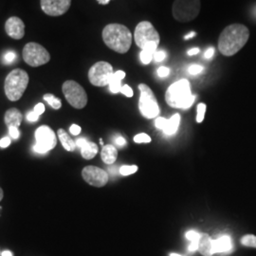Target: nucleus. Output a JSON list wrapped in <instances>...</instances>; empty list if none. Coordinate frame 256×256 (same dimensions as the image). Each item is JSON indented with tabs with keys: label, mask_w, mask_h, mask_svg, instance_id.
Instances as JSON below:
<instances>
[{
	"label": "nucleus",
	"mask_w": 256,
	"mask_h": 256,
	"mask_svg": "<svg viewBox=\"0 0 256 256\" xmlns=\"http://www.w3.org/2000/svg\"><path fill=\"white\" fill-rule=\"evenodd\" d=\"M198 250L203 256H212L214 254L212 239L208 234H202L200 239Z\"/></svg>",
	"instance_id": "nucleus-18"
},
{
	"label": "nucleus",
	"mask_w": 256,
	"mask_h": 256,
	"mask_svg": "<svg viewBox=\"0 0 256 256\" xmlns=\"http://www.w3.org/2000/svg\"><path fill=\"white\" fill-rule=\"evenodd\" d=\"M101 156L102 162L106 164H113L118 156V151L117 148L112 146L108 144L102 147L101 152Z\"/></svg>",
	"instance_id": "nucleus-17"
},
{
	"label": "nucleus",
	"mask_w": 256,
	"mask_h": 256,
	"mask_svg": "<svg viewBox=\"0 0 256 256\" xmlns=\"http://www.w3.org/2000/svg\"><path fill=\"white\" fill-rule=\"evenodd\" d=\"M10 144V138L9 137L2 138L0 140V147L7 148Z\"/></svg>",
	"instance_id": "nucleus-40"
},
{
	"label": "nucleus",
	"mask_w": 256,
	"mask_h": 256,
	"mask_svg": "<svg viewBox=\"0 0 256 256\" xmlns=\"http://www.w3.org/2000/svg\"><path fill=\"white\" fill-rule=\"evenodd\" d=\"M45 106L42 104V102H39V104H37L36 106H34V111L36 113L37 115H42L44 112H45Z\"/></svg>",
	"instance_id": "nucleus-37"
},
{
	"label": "nucleus",
	"mask_w": 256,
	"mask_h": 256,
	"mask_svg": "<svg viewBox=\"0 0 256 256\" xmlns=\"http://www.w3.org/2000/svg\"><path fill=\"white\" fill-rule=\"evenodd\" d=\"M214 54V48H212V46H210L206 52H205V57L207 58V59H210L212 56Z\"/></svg>",
	"instance_id": "nucleus-43"
},
{
	"label": "nucleus",
	"mask_w": 256,
	"mask_h": 256,
	"mask_svg": "<svg viewBox=\"0 0 256 256\" xmlns=\"http://www.w3.org/2000/svg\"><path fill=\"white\" fill-rule=\"evenodd\" d=\"M188 72H189V74H192V75H198V74H200L203 72V66H200V64H192V66H189Z\"/></svg>",
	"instance_id": "nucleus-32"
},
{
	"label": "nucleus",
	"mask_w": 256,
	"mask_h": 256,
	"mask_svg": "<svg viewBox=\"0 0 256 256\" xmlns=\"http://www.w3.org/2000/svg\"><path fill=\"white\" fill-rule=\"evenodd\" d=\"M153 58L155 60L156 62H162L166 58V54H165L164 50H156L153 55Z\"/></svg>",
	"instance_id": "nucleus-33"
},
{
	"label": "nucleus",
	"mask_w": 256,
	"mask_h": 256,
	"mask_svg": "<svg viewBox=\"0 0 256 256\" xmlns=\"http://www.w3.org/2000/svg\"><path fill=\"white\" fill-rule=\"evenodd\" d=\"M22 120H23L22 113L18 108H10L5 113L4 120H5V124H6L8 128H10V126L18 128L19 126L21 124V122H22Z\"/></svg>",
	"instance_id": "nucleus-16"
},
{
	"label": "nucleus",
	"mask_w": 256,
	"mask_h": 256,
	"mask_svg": "<svg viewBox=\"0 0 256 256\" xmlns=\"http://www.w3.org/2000/svg\"><path fill=\"white\" fill-rule=\"evenodd\" d=\"M42 10L50 16L64 14L72 5V0H40Z\"/></svg>",
	"instance_id": "nucleus-13"
},
{
	"label": "nucleus",
	"mask_w": 256,
	"mask_h": 256,
	"mask_svg": "<svg viewBox=\"0 0 256 256\" xmlns=\"http://www.w3.org/2000/svg\"><path fill=\"white\" fill-rule=\"evenodd\" d=\"M250 30L242 24H232L225 28L218 38V50L224 56H232L247 44Z\"/></svg>",
	"instance_id": "nucleus-1"
},
{
	"label": "nucleus",
	"mask_w": 256,
	"mask_h": 256,
	"mask_svg": "<svg viewBox=\"0 0 256 256\" xmlns=\"http://www.w3.org/2000/svg\"><path fill=\"white\" fill-rule=\"evenodd\" d=\"M167 122H168V120L165 119L164 117L156 118L155 122L156 128H158V129H160V130H164V128H166V124H167Z\"/></svg>",
	"instance_id": "nucleus-31"
},
{
	"label": "nucleus",
	"mask_w": 256,
	"mask_h": 256,
	"mask_svg": "<svg viewBox=\"0 0 256 256\" xmlns=\"http://www.w3.org/2000/svg\"><path fill=\"white\" fill-rule=\"evenodd\" d=\"M113 74L112 66L108 62L100 61L90 68L88 72V80L95 86H106L110 84Z\"/></svg>",
	"instance_id": "nucleus-10"
},
{
	"label": "nucleus",
	"mask_w": 256,
	"mask_h": 256,
	"mask_svg": "<svg viewBox=\"0 0 256 256\" xmlns=\"http://www.w3.org/2000/svg\"><path fill=\"white\" fill-rule=\"evenodd\" d=\"M196 36V32H191L190 34H188L187 36H184V40H188V39H191L192 37H194Z\"/></svg>",
	"instance_id": "nucleus-46"
},
{
	"label": "nucleus",
	"mask_w": 256,
	"mask_h": 256,
	"mask_svg": "<svg viewBox=\"0 0 256 256\" xmlns=\"http://www.w3.org/2000/svg\"><path fill=\"white\" fill-rule=\"evenodd\" d=\"M114 142H115V144L120 147L124 146L126 144V138L124 137H122V136H118V137L114 140Z\"/></svg>",
	"instance_id": "nucleus-41"
},
{
	"label": "nucleus",
	"mask_w": 256,
	"mask_h": 256,
	"mask_svg": "<svg viewBox=\"0 0 256 256\" xmlns=\"http://www.w3.org/2000/svg\"><path fill=\"white\" fill-rule=\"evenodd\" d=\"M180 124V114L176 113L172 116L171 119L168 120L164 132L166 135H174L178 129Z\"/></svg>",
	"instance_id": "nucleus-22"
},
{
	"label": "nucleus",
	"mask_w": 256,
	"mask_h": 256,
	"mask_svg": "<svg viewBox=\"0 0 256 256\" xmlns=\"http://www.w3.org/2000/svg\"><path fill=\"white\" fill-rule=\"evenodd\" d=\"M232 250V241L229 236H222L212 240V250L214 254H224L230 252Z\"/></svg>",
	"instance_id": "nucleus-15"
},
{
	"label": "nucleus",
	"mask_w": 256,
	"mask_h": 256,
	"mask_svg": "<svg viewBox=\"0 0 256 256\" xmlns=\"http://www.w3.org/2000/svg\"><path fill=\"white\" fill-rule=\"evenodd\" d=\"M120 93H122L124 96H126L128 98H130V97H132V96L134 95L133 90H132L129 86H128V84L122 86V90H120Z\"/></svg>",
	"instance_id": "nucleus-34"
},
{
	"label": "nucleus",
	"mask_w": 256,
	"mask_h": 256,
	"mask_svg": "<svg viewBox=\"0 0 256 256\" xmlns=\"http://www.w3.org/2000/svg\"><path fill=\"white\" fill-rule=\"evenodd\" d=\"M82 178L92 186L104 187L108 182V174L99 167L86 166L82 169Z\"/></svg>",
	"instance_id": "nucleus-12"
},
{
	"label": "nucleus",
	"mask_w": 256,
	"mask_h": 256,
	"mask_svg": "<svg viewBox=\"0 0 256 256\" xmlns=\"http://www.w3.org/2000/svg\"><path fill=\"white\" fill-rule=\"evenodd\" d=\"M185 236H186V238H187L188 240H190L191 242H200V239L202 234H200V232H196V230H189V232H186Z\"/></svg>",
	"instance_id": "nucleus-29"
},
{
	"label": "nucleus",
	"mask_w": 256,
	"mask_h": 256,
	"mask_svg": "<svg viewBox=\"0 0 256 256\" xmlns=\"http://www.w3.org/2000/svg\"><path fill=\"white\" fill-rule=\"evenodd\" d=\"M9 134L10 137L14 140H18L20 136V132H19L18 128L16 126H10L9 128Z\"/></svg>",
	"instance_id": "nucleus-35"
},
{
	"label": "nucleus",
	"mask_w": 256,
	"mask_h": 256,
	"mask_svg": "<svg viewBox=\"0 0 256 256\" xmlns=\"http://www.w3.org/2000/svg\"><path fill=\"white\" fill-rule=\"evenodd\" d=\"M98 146L92 142H88L84 146L81 148V154L84 160H92L98 154Z\"/></svg>",
	"instance_id": "nucleus-21"
},
{
	"label": "nucleus",
	"mask_w": 256,
	"mask_h": 256,
	"mask_svg": "<svg viewBox=\"0 0 256 256\" xmlns=\"http://www.w3.org/2000/svg\"><path fill=\"white\" fill-rule=\"evenodd\" d=\"M166 102L174 108L188 110L196 100L191 92V84L188 80L182 79L172 84L165 94Z\"/></svg>",
	"instance_id": "nucleus-3"
},
{
	"label": "nucleus",
	"mask_w": 256,
	"mask_h": 256,
	"mask_svg": "<svg viewBox=\"0 0 256 256\" xmlns=\"http://www.w3.org/2000/svg\"><path fill=\"white\" fill-rule=\"evenodd\" d=\"M27 120L28 122H37V120H39V115H37L36 113L34 111L28 112L27 114Z\"/></svg>",
	"instance_id": "nucleus-38"
},
{
	"label": "nucleus",
	"mask_w": 256,
	"mask_h": 256,
	"mask_svg": "<svg viewBox=\"0 0 256 256\" xmlns=\"http://www.w3.org/2000/svg\"><path fill=\"white\" fill-rule=\"evenodd\" d=\"M111 0H97V2L101 5H108Z\"/></svg>",
	"instance_id": "nucleus-47"
},
{
	"label": "nucleus",
	"mask_w": 256,
	"mask_h": 256,
	"mask_svg": "<svg viewBox=\"0 0 256 256\" xmlns=\"http://www.w3.org/2000/svg\"><path fill=\"white\" fill-rule=\"evenodd\" d=\"M5 30L10 38L19 40L25 36L24 22L19 18L12 16L6 21Z\"/></svg>",
	"instance_id": "nucleus-14"
},
{
	"label": "nucleus",
	"mask_w": 256,
	"mask_h": 256,
	"mask_svg": "<svg viewBox=\"0 0 256 256\" xmlns=\"http://www.w3.org/2000/svg\"><path fill=\"white\" fill-rule=\"evenodd\" d=\"M170 256H180V254H176V252H173V254H170Z\"/></svg>",
	"instance_id": "nucleus-50"
},
{
	"label": "nucleus",
	"mask_w": 256,
	"mask_h": 256,
	"mask_svg": "<svg viewBox=\"0 0 256 256\" xmlns=\"http://www.w3.org/2000/svg\"><path fill=\"white\" fill-rule=\"evenodd\" d=\"M205 112H206V104H200L198 106V115H196V122L198 124H200L204 120V116H205Z\"/></svg>",
	"instance_id": "nucleus-27"
},
{
	"label": "nucleus",
	"mask_w": 256,
	"mask_h": 256,
	"mask_svg": "<svg viewBox=\"0 0 256 256\" xmlns=\"http://www.w3.org/2000/svg\"><path fill=\"white\" fill-rule=\"evenodd\" d=\"M200 0H174L173 16L178 22H190L200 14Z\"/></svg>",
	"instance_id": "nucleus-7"
},
{
	"label": "nucleus",
	"mask_w": 256,
	"mask_h": 256,
	"mask_svg": "<svg viewBox=\"0 0 256 256\" xmlns=\"http://www.w3.org/2000/svg\"><path fill=\"white\" fill-rule=\"evenodd\" d=\"M62 90L68 104L74 108L82 110L88 104L86 92L82 86L75 81H66L63 84Z\"/></svg>",
	"instance_id": "nucleus-8"
},
{
	"label": "nucleus",
	"mask_w": 256,
	"mask_h": 256,
	"mask_svg": "<svg viewBox=\"0 0 256 256\" xmlns=\"http://www.w3.org/2000/svg\"><path fill=\"white\" fill-rule=\"evenodd\" d=\"M198 246H200V242H191V244H190V246L188 248V250H189V252H196V250H198Z\"/></svg>",
	"instance_id": "nucleus-44"
},
{
	"label": "nucleus",
	"mask_w": 256,
	"mask_h": 256,
	"mask_svg": "<svg viewBox=\"0 0 256 256\" xmlns=\"http://www.w3.org/2000/svg\"><path fill=\"white\" fill-rule=\"evenodd\" d=\"M134 39L136 45L140 48L142 50H146L155 52L160 44V37L155 27L149 21H142L136 27Z\"/></svg>",
	"instance_id": "nucleus-5"
},
{
	"label": "nucleus",
	"mask_w": 256,
	"mask_h": 256,
	"mask_svg": "<svg viewBox=\"0 0 256 256\" xmlns=\"http://www.w3.org/2000/svg\"><path fill=\"white\" fill-rule=\"evenodd\" d=\"M16 59V52H8L6 54L4 55V58H3L6 64H12Z\"/></svg>",
	"instance_id": "nucleus-30"
},
{
	"label": "nucleus",
	"mask_w": 256,
	"mask_h": 256,
	"mask_svg": "<svg viewBox=\"0 0 256 256\" xmlns=\"http://www.w3.org/2000/svg\"><path fill=\"white\" fill-rule=\"evenodd\" d=\"M153 55L154 52H150V50H142L140 54V58L142 63L144 64H148L151 63V61L153 60Z\"/></svg>",
	"instance_id": "nucleus-25"
},
{
	"label": "nucleus",
	"mask_w": 256,
	"mask_h": 256,
	"mask_svg": "<svg viewBox=\"0 0 256 256\" xmlns=\"http://www.w3.org/2000/svg\"><path fill=\"white\" fill-rule=\"evenodd\" d=\"M36 144L34 150L38 154H46L48 151L54 149L57 144V138L54 130L48 126H42L36 131Z\"/></svg>",
	"instance_id": "nucleus-11"
},
{
	"label": "nucleus",
	"mask_w": 256,
	"mask_h": 256,
	"mask_svg": "<svg viewBox=\"0 0 256 256\" xmlns=\"http://www.w3.org/2000/svg\"><path fill=\"white\" fill-rule=\"evenodd\" d=\"M58 134V138L62 144V146L64 147V149L68 152H74L75 151L76 148V142H74L72 138L70 137V135L64 131V129L60 128L57 132Z\"/></svg>",
	"instance_id": "nucleus-19"
},
{
	"label": "nucleus",
	"mask_w": 256,
	"mask_h": 256,
	"mask_svg": "<svg viewBox=\"0 0 256 256\" xmlns=\"http://www.w3.org/2000/svg\"><path fill=\"white\" fill-rule=\"evenodd\" d=\"M240 242L245 247L256 248V236L254 234L244 236L241 238Z\"/></svg>",
	"instance_id": "nucleus-24"
},
{
	"label": "nucleus",
	"mask_w": 256,
	"mask_h": 256,
	"mask_svg": "<svg viewBox=\"0 0 256 256\" xmlns=\"http://www.w3.org/2000/svg\"><path fill=\"white\" fill-rule=\"evenodd\" d=\"M138 171L137 165H124L120 168V174L122 176H129Z\"/></svg>",
	"instance_id": "nucleus-26"
},
{
	"label": "nucleus",
	"mask_w": 256,
	"mask_h": 256,
	"mask_svg": "<svg viewBox=\"0 0 256 256\" xmlns=\"http://www.w3.org/2000/svg\"><path fill=\"white\" fill-rule=\"evenodd\" d=\"M124 77H126V72H122V70H118V72H114L113 77H112L110 84H108L110 92L114 93V94L120 92V90L122 88V81L124 79Z\"/></svg>",
	"instance_id": "nucleus-20"
},
{
	"label": "nucleus",
	"mask_w": 256,
	"mask_h": 256,
	"mask_svg": "<svg viewBox=\"0 0 256 256\" xmlns=\"http://www.w3.org/2000/svg\"><path fill=\"white\" fill-rule=\"evenodd\" d=\"M138 90L140 92L138 110L142 115L146 119H153L158 117L160 114V106L154 92L146 84H138Z\"/></svg>",
	"instance_id": "nucleus-6"
},
{
	"label": "nucleus",
	"mask_w": 256,
	"mask_h": 256,
	"mask_svg": "<svg viewBox=\"0 0 256 256\" xmlns=\"http://www.w3.org/2000/svg\"><path fill=\"white\" fill-rule=\"evenodd\" d=\"M200 52V50L198 48H191V50H188V55L192 56V55L198 54Z\"/></svg>",
	"instance_id": "nucleus-45"
},
{
	"label": "nucleus",
	"mask_w": 256,
	"mask_h": 256,
	"mask_svg": "<svg viewBox=\"0 0 256 256\" xmlns=\"http://www.w3.org/2000/svg\"><path fill=\"white\" fill-rule=\"evenodd\" d=\"M2 256H12V254L10 250H5L2 252Z\"/></svg>",
	"instance_id": "nucleus-48"
},
{
	"label": "nucleus",
	"mask_w": 256,
	"mask_h": 256,
	"mask_svg": "<svg viewBox=\"0 0 256 256\" xmlns=\"http://www.w3.org/2000/svg\"><path fill=\"white\" fill-rule=\"evenodd\" d=\"M134 142L137 144H148L151 142V138L146 133H140L134 137Z\"/></svg>",
	"instance_id": "nucleus-28"
},
{
	"label": "nucleus",
	"mask_w": 256,
	"mask_h": 256,
	"mask_svg": "<svg viewBox=\"0 0 256 256\" xmlns=\"http://www.w3.org/2000/svg\"><path fill=\"white\" fill-rule=\"evenodd\" d=\"M3 196H4V192H3V190H2V188L0 187V202L3 200Z\"/></svg>",
	"instance_id": "nucleus-49"
},
{
	"label": "nucleus",
	"mask_w": 256,
	"mask_h": 256,
	"mask_svg": "<svg viewBox=\"0 0 256 256\" xmlns=\"http://www.w3.org/2000/svg\"><path fill=\"white\" fill-rule=\"evenodd\" d=\"M23 59L26 64L36 68L46 64L50 60V54L43 46L38 43H28L23 48Z\"/></svg>",
	"instance_id": "nucleus-9"
},
{
	"label": "nucleus",
	"mask_w": 256,
	"mask_h": 256,
	"mask_svg": "<svg viewBox=\"0 0 256 256\" xmlns=\"http://www.w3.org/2000/svg\"><path fill=\"white\" fill-rule=\"evenodd\" d=\"M102 40L110 50L124 54L132 45V34L124 25L112 23L102 30Z\"/></svg>",
	"instance_id": "nucleus-2"
},
{
	"label": "nucleus",
	"mask_w": 256,
	"mask_h": 256,
	"mask_svg": "<svg viewBox=\"0 0 256 256\" xmlns=\"http://www.w3.org/2000/svg\"><path fill=\"white\" fill-rule=\"evenodd\" d=\"M88 142V140L86 138H78L75 142H76V146L79 147V148H82V147L84 146V144H86Z\"/></svg>",
	"instance_id": "nucleus-42"
},
{
	"label": "nucleus",
	"mask_w": 256,
	"mask_h": 256,
	"mask_svg": "<svg viewBox=\"0 0 256 256\" xmlns=\"http://www.w3.org/2000/svg\"><path fill=\"white\" fill-rule=\"evenodd\" d=\"M28 80L27 72L21 68H16L7 75L4 90L10 101H18L27 88Z\"/></svg>",
	"instance_id": "nucleus-4"
},
{
	"label": "nucleus",
	"mask_w": 256,
	"mask_h": 256,
	"mask_svg": "<svg viewBox=\"0 0 256 256\" xmlns=\"http://www.w3.org/2000/svg\"><path fill=\"white\" fill-rule=\"evenodd\" d=\"M44 100L54 108V110H60L62 108V102L60 99L56 98L54 95L48 93L44 95Z\"/></svg>",
	"instance_id": "nucleus-23"
},
{
	"label": "nucleus",
	"mask_w": 256,
	"mask_h": 256,
	"mask_svg": "<svg viewBox=\"0 0 256 256\" xmlns=\"http://www.w3.org/2000/svg\"><path fill=\"white\" fill-rule=\"evenodd\" d=\"M81 128L79 126H77V124H72L70 128V133L74 135V136H77V135H79L80 133H81Z\"/></svg>",
	"instance_id": "nucleus-39"
},
{
	"label": "nucleus",
	"mask_w": 256,
	"mask_h": 256,
	"mask_svg": "<svg viewBox=\"0 0 256 256\" xmlns=\"http://www.w3.org/2000/svg\"><path fill=\"white\" fill-rule=\"evenodd\" d=\"M170 74V70L168 68H166V66H160V68H158V75L160 76V77H166V76H168Z\"/></svg>",
	"instance_id": "nucleus-36"
}]
</instances>
